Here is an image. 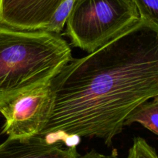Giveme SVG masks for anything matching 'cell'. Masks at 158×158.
I'll list each match as a JSON object with an SVG mask.
<instances>
[{"label": "cell", "instance_id": "cell-1", "mask_svg": "<svg viewBox=\"0 0 158 158\" xmlns=\"http://www.w3.org/2000/svg\"><path fill=\"white\" fill-rule=\"evenodd\" d=\"M50 84L52 106L40 136L67 148L83 137L110 146L127 116L158 97V25L140 19L94 52L73 58Z\"/></svg>", "mask_w": 158, "mask_h": 158}, {"label": "cell", "instance_id": "cell-2", "mask_svg": "<svg viewBox=\"0 0 158 158\" xmlns=\"http://www.w3.org/2000/svg\"><path fill=\"white\" fill-rule=\"evenodd\" d=\"M72 60L70 46L60 35L0 26V110L49 83Z\"/></svg>", "mask_w": 158, "mask_h": 158}, {"label": "cell", "instance_id": "cell-3", "mask_svg": "<svg viewBox=\"0 0 158 158\" xmlns=\"http://www.w3.org/2000/svg\"><path fill=\"white\" fill-rule=\"evenodd\" d=\"M140 19L132 0H76L65 34L73 46L91 53Z\"/></svg>", "mask_w": 158, "mask_h": 158}, {"label": "cell", "instance_id": "cell-4", "mask_svg": "<svg viewBox=\"0 0 158 158\" xmlns=\"http://www.w3.org/2000/svg\"><path fill=\"white\" fill-rule=\"evenodd\" d=\"M50 83L21 94L0 110L6 119L2 134L13 139L40 136L52 106Z\"/></svg>", "mask_w": 158, "mask_h": 158}, {"label": "cell", "instance_id": "cell-5", "mask_svg": "<svg viewBox=\"0 0 158 158\" xmlns=\"http://www.w3.org/2000/svg\"><path fill=\"white\" fill-rule=\"evenodd\" d=\"M64 0H0V26L43 31Z\"/></svg>", "mask_w": 158, "mask_h": 158}, {"label": "cell", "instance_id": "cell-6", "mask_svg": "<svg viewBox=\"0 0 158 158\" xmlns=\"http://www.w3.org/2000/svg\"><path fill=\"white\" fill-rule=\"evenodd\" d=\"M77 148L52 143L42 136L24 139L8 137L0 144V158H78Z\"/></svg>", "mask_w": 158, "mask_h": 158}, {"label": "cell", "instance_id": "cell-7", "mask_svg": "<svg viewBox=\"0 0 158 158\" xmlns=\"http://www.w3.org/2000/svg\"><path fill=\"white\" fill-rule=\"evenodd\" d=\"M139 123L158 136V97L137 106L127 117L124 126Z\"/></svg>", "mask_w": 158, "mask_h": 158}, {"label": "cell", "instance_id": "cell-8", "mask_svg": "<svg viewBox=\"0 0 158 158\" xmlns=\"http://www.w3.org/2000/svg\"><path fill=\"white\" fill-rule=\"evenodd\" d=\"M75 1L76 0H64L55 12L47 28L43 31L60 35V32L63 31L70 15Z\"/></svg>", "mask_w": 158, "mask_h": 158}, {"label": "cell", "instance_id": "cell-9", "mask_svg": "<svg viewBox=\"0 0 158 158\" xmlns=\"http://www.w3.org/2000/svg\"><path fill=\"white\" fill-rule=\"evenodd\" d=\"M140 19L158 25V0H132Z\"/></svg>", "mask_w": 158, "mask_h": 158}, {"label": "cell", "instance_id": "cell-10", "mask_svg": "<svg viewBox=\"0 0 158 158\" xmlns=\"http://www.w3.org/2000/svg\"><path fill=\"white\" fill-rule=\"evenodd\" d=\"M127 158H158V155L144 139L136 137L128 151Z\"/></svg>", "mask_w": 158, "mask_h": 158}, {"label": "cell", "instance_id": "cell-11", "mask_svg": "<svg viewBox=\"0 0 158 158\" xmlns=\"http://www.w3.org/2000/svg\"><path fill=\"white\" fill-rule=\"evenodd\" d=\"M78 158H119L118 154H117V151L116 149L113 150L112 154L110 155H105V154H102L100 153H98L95 150H92V151H89L84 155L79 156Z\"/></svg>", "mask_w": 158, "mask_h": 158}]
</instances>
